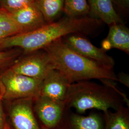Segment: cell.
Instances as JSON below:
<instances>
[{
  "mask_svg": "<svg viewBox=\"0 0 129 129\" xmlns=\"http://www.w3.org/2000/svg\"><path fill=\"white\" fill-rule=\"evenodd\" d=\"M101 23L94 18L68 17L55 23H46L31 31L6 37L0 44V50L18 48L27 53L44 49L68 35L89 34Z\"/></svg>",
  "mask_w": 129,
  "mask_h": 129,
  "instance_id": "1",
  "label": "cell"
},
{
  "mask_svg": "<svg viewBox=\"0 0 129 129\" xmlns=\"http://www.w3.org/2000/svg\"><path fill=\"white\" fill-rule=\"evenodd\" d=\"M44 50L49 56L53 68L59 71L71 84L92 79L117 81L113 69L80 55L68 46L62 38Z\"/></svg>",
  "mask_w": 129,
  "mask_h": 129,
  "instance_id": "2",
  "label": "cell"
},
{
  "mask_svg": "<svg viewBox=\"0 0 129 129\" xmlns=\"http://www.w3.org/2000/svg\"><path fill=\"white\" fill-rule=\"evenodd\" d=\"M124 96L119 88L87 80L70 84L64 103L67 109L73 108L80 114L91 109L103 112L124 105Z\"/></svg>",
  "mask_w": 129,
  "mask_h": 129,
  "instance_id": "3",
  "label": "cell"
},
{
  "mask_svg": "<svg viewBox=\"0 0 129 129\" xmlns=\"http://www.w3.org/2000/svg\"><path fill=\"white\" fill-rule=\"evenodd\" d=\"M42 80L15 74L7 69L0 75L3 100L35 99L39 96Z\"/></svg>",
  "mask_w": 129,
  "mask_h": 129,
  "instance_id": "4",
  "label": "cell"
},
{
  "mask_svg": "<svg viewBox=\"0 0 129 129\" xmlns=\"http://www.w3.org/2000/svg\"><path fill=\"white\" fill-rule=\"evenodd\" d=\"M49 56L44 49L24 53L8 69L15 74L43 80L53 69Z\"/></svg>",
  "mask_w": 129,
  "mask_h": 129,
  "instance_id": "5",
  "label": "cell"
},
{
  "mask_svg": "<svg viewBox=\"0 0 129 129\" xmlns=\"http://www.w3.org/2000/svg\"><path fill=\"white\" fill-rule=\"evenodd\" d=\"M67 107L64 101L38 96L34 100V110L41 123L47 129L57 128L62 120Z\"/></svg>",
  "mask_w": 129,
  "mask_h": 129,
  "instance_id": "6",
  "label": "cell"
},
{
  "mask_svg": "<svg viewBox=\"0 0 129 129\" xmlns=\"http://www.w3.org/2000/svg\"><path fill=\"white\" fill-rule=\"evenodd\" d=\"M62 39L68 46L80 55L113 69L115 64L114 59L108 55L106 51L94 46L85 37L74 34L65 36Z\"/></svg>",
  "mask_w": 129,
  "mask_h": 129,
  "instance_id": "7",
  "label": "cell"
},
{
  "mask_svg": "<svg viewBox=\"0 0 129 129\" xmlns=\"http://www.w3.org/2000/svg\"><path fill=\"white\" fill-rule=\"evenodd\" d=\"M34 99L15 100L10 109V117L14 129H41L35 115Z\"/></svg>",
  "mask_w": 129,
  "mask_h": 129,
  "instance_id": "8",
  "label": "cell"
},
{
  "mask_svg": "<svg viewBox=\"0 0 129 129\" xmlns=\"http://www.w3.org/2000/svg\"><path fill=\"white\" fill-rule=\"evenodd\" d=\"M57 129H104L102 113L91 112L87 116L81 115L67 109Z\"/></svg>",
  "mask_w": 129,
  "mask_h": 129,
  "instance_id": "9",
  "label": "cell"
},
{
  "mask_svg": "<svg viewBox=\"0 0 129 129\" xmlns=\"http://www.w3.org/2000/svg\"><path fill=\"white\" fill-rule=\"evenodd\" d=\"M70 84L59 71L53 69L42 80L39 96L64 102Z\"/></svg>",
  "mask_w": 129,
  "mask_h": 129,
  "instance_id": "10",
  "label": "cell"
},
{
  "mask_svg": "<svg viewBox=\"0 0 129 129\" xmlns=\"http://www.w3.org/2000/svg\"><path fill=\"white\" fill-rule=\"evenodd\" d=\"M10 13L15 23L23 29L24 33L37 29L47 23L35 4Z\"/></svg>",
  "mask_w": 129,
  "mask_h": 129,
  "instance_id": "11",
  "label": "cell"
},
{
  "mask_svg": "<svg viewBox=\"0 0 129 129\" xmlns=\"http://www.w3.org/2000/svg\"><path fill=\"white\" fill-rule=\"evenodd\" d=\"M102 48L106 51L116 48L129 55V29L120 23L111 25L108 36L102 43Z\"/></svg>",
  "mask_w": 129,
  "mask_h": 129,
  "instance_id": "12",
  "label": "cell"
},
{
  "mask_svg": "<svg viewBox=\"0 0 129 129\" xmlns=\"http://www.w3.org/2000/svg\"><path fill=\"white\" fill-rule=\"evenodd\" d=\"M89 13L108 25L120 23L121 20L114 8L112 0H88Z\"/></svg>",
  "mask_w": 129,
  "mask_h": 129,
  "instance_id": "13",
  "label": "cell"
},
{
  "mask_svg": "<svg viewBox=\"0 0 129 129\" xmlns=\"http://www.w3.org/2000/svg\"><path fill=\"white\" fill-rule=\"evenodd\" d=\"M104 129H129V107L121 106L114 112H103Z\"/></svg>",
  "mask_w": 129,
  "mask_h": 129,
  "instance_id": "14",
  "label": "cell"
},
{
  "mask_svg": "<svg viewBox=\"0 0 129 129\" xmlns=\"http://www.w3.org/2000/svg\"><path fill=\"white\" fill-rule=\"evenodd\" d=\"M34 4L46 23H51L63 10L64 0H35Z\"/></svg>",
  "mask_w": 129,
  "mask_h": 129,
  "instance_id": "15",
  "label": "cell"
},
{
  "mask_svg": "<svg viewBox=\"0 0 129 129\" xmlns=\"http://www.w3.org/2000/svg\"><path fill=\"white\" fill-rule=\"evenodd\" d=\"M63 10L69 17L78 18L89 13L87 0H64Z\"/></svg>",
  "mask_w": 129,
  "mask_h": 129,
  "instance_id": "16",
  "label": "cell"
},
{
  "mask_svg": "<svg viewBox=\"0 0 129 129\" xmlns=\"http://www.w3.org/2000/svg\"><path fill=\"white\" fill-rule=\"evenodd\" d=\"M0 31L9 34L11 36L24 33L12 17L11 14L6 10L0 8Z\"/></svg>",
  "mask_w": 129,
  "mask_h": 129,
  "instance_id": "17",
  "label": "cell"
},
{
  "mask_svg": "<svg viewBox=\"0 0 129 129\" xmlns=\"http://www.w3.org/2000/svg\"><path fill=\"white\" fill-rule=\"evenodd\" d=\"M23 54V51L18 48L0 50V75L14 64Z\"/></svg>",
  "mask_w": 129,
  "mask_h": 129,
  "instance_id": "18",
  "label": "cell"
},
{
  "mask_svg": "<svg viewBox=\"0 0 129 129\" xmlns=\"http://www.w3.org/2000/svg\"><path fill=\"white\" fill-rule=\"evenodd\" d=\"M35 0H0V7L9 13L33 5Z\"/></svg>",
  "mask_w": 129,
  "mask_h": 129,
  "instance_id": "19",
  "label": "cell"
},
{
  "mask_svg": "<svg viewBox=\"0 0 129 129\" xmlns=\"http://www.w3.org/2000/svg\"><path fill=\"white\" fill-rule=\"evenodd\" d=\"M117 76V81L120 82L125 87L129 88V76L128 74L124 72H120Z\"/></svg>",
  "mask_w": 129,
  "mask_h": 129,
  "instance_id": "20",
  "label": "cell"
},
{
  "mask_svg": "<svg viewBox=\"0 0 129 129\" xmlns=\"http://www.w3.org/2000/svg\"><path fill=\"white\" fill-rule=\"evenodd\" d=\"M2 98H0V129H4L6 122L4 111L2 105Z\"/></svg>",
  "mask_w": 129,
  "mask_h": 129,
  "instance_id": "21",
  "label": "cell"
},
{
  "mask_svg": "<svg viewBox=\"0 0 129 129\" xmlns=\"http://www.w3.org/2000/svg\"><path fill=\"white\" fill-rule=\"evenodd\" d=\"M12 36L9 34L0 31V44L1 43V42L2 41V40L5 39V38L6 37H10Z\"/></svg>",
  "mask_w": 129,
  "mask_h": 129,
  "instance_id": "22",
  "label": "cell"
},
{
  "mask_svg": "<svg viewBox=\"0 0 129 129\" xmlns=\"http://www.w3.org/2000/svg\"><path fill=\"white\" fill-rule=\"evenodd\" d=\"M4 129H14L11 126V125L6 121L5 125V127Z\"/></svg>",
  "mask_w": 129,
  "mask_h": 129,
  "instance_id": "23",
  "label": "cell"
},
{
  "mask_svg": "<svg viewBox=\"0 0 129 129\" xmlns=\"http://www.w3.org/2000/svg\"><path fill=\"white\" fill-rule=\"evenodd\" d=\"M120 1H121L122 2L125 3L126 5L129 4V0H120Z\"/></svg>",
  "mask_w": 129,
  "mask_h": 129,
  "instance_id": "24",
  "label": "cell"
},
{
  "mask_svg": "<svg viewBox=\"0 0 129 129\" xmlns=\"http://www.w3.org/2000/svg\"><path fill=\"white\" fill-rule=\"evenodd\" d=\"M0 98H2V88H1V85H0Z\"/></svg>",
  "mask_w": 129,
  "mask_h": 129,
  "instance_id": "25",
  "label": "cell"
},
{
  "mask_svg": "<svg viewBox=\"0 0 129 129\" xmlns=\"http://www.w3.org/2000/svg\"><path fill=\"white\" fill-rule=\"evenodd\" d=\"M41 129H47L46 128H45V127H42L41 126Z\"/></svg>",
  "mask_w": 129,
  "mask_h": 129,
  "instance_id": "26",
  "label": "cell"
},
{
  "mask_svg": "<svg viewBox=\"0 0 129 129\" xmlns=\"http://www.w3.org/2000/svg\"><path fill=\"white\" fill-rule=\"evenodd\" d=\"M0 8H1V7H0Z\"/></svg>",
  "mask_w": 129,
  "mask_h": 129,
  "instance_id": "27",
  "label": "cell"
}]
</instances>
